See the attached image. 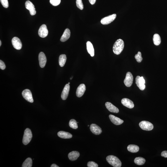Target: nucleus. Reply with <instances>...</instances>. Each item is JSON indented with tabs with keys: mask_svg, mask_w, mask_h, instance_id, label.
I'll list each match as a JSON object with an SVG mask.
<instances>
[{
	"mask_svg": "<svg viewBox=\"0 0 167 167\" xmlns=\"http://www.w3.org/2000/svg\"><path fill=\"white\" fill-rule=\"evenodd\" d=\"M70 88L69 85L67 84L65 86L61 95L62 99L63 100H65L68 98V94H69Z\"/></svg>",
	"mask_w": 167,
	"mask_h": 167,
	"instance_id": "17",
	"label": "nucleus"
},
{
	"mask_svg": "<svg viewBox=\"0 0 167 167\" xmlns=\"http://www.w3.org/2000/svg\"><path fill=\"white\" fill-rule=\"evenodd\" d=\"M3 6L5 8H7L9 6L8 0H0Z\"/></svg>",
	"mask_w": 167,
	"mask_h": 167,
	"instance_id": "32",
	"label": "nucleus"
},
{
	"mask_svg": "<svg viewBox=\"0 0 167 167\" xmlns=\"http://www.w3.org/2000/svg\"><path fill=\"white\" fill-rule=\"evenodd\" d=\"M106 160L111 166L115 167H121L122 163L119 159L113 155H109L107 157Z\"/></svg>",
	"mask_w": 167,
	"mask_h": 167,
	"instance_id": "2",
	"label": "nucleus"
},
{
	"mask_svg": "<svg viewBox=\"0 0 167 167\" xmlns=\"http://www.w3.org/2000/svg\"><path fill=\"white\" fill-rule=\"evenodd\" d=\"M57 134L59 137L63 139H70L72 138L73 136L71 134L63 131L58 132Z\"/></svg>",
	"mask_w": 167,
	"mask_h": 167,
	"instance_id": "22",
	"label": "nucleus"
},
{
	"mask_svg": "<svg viewBox=\"0 0 167 167\" xmlns=\"http://www.w3.org/2000/svg\"><path fill=\"white\" fill-rule=\"evenodd\" d=\"M96 0H89L90 4L92 5H93L96 3Z\"/></svg>",
	"mask_w": 167,
	"mask_h": 167,
	"instance_id": "36",
	"label": "nucleus"
},
{
	"mask_svg": "<svg viewBox=\"0 0 167 167\" xmlns=\"http://www.w3.org/2000/svg\"><path fill=\"white\" fill-rule=\"evenodd\" d=\"M48 31L45 25L43 24L40 27L38 33L40 37L44 38L47 36Z\"/></svg>",
	"mask_w": 167,
	"mask_h": 167,
	"instance_id": "9",
	"label": "nucleus"
},
{
	"mask_svg": "<svg viewBox=\"0 0 167 167\" xmlns=\"http://www.w3.org/2000/svg\"><path fill=\"white\" fill-rule=\"evenodd\" d=\"M161 155L162 157H164L165 158H167V151H164L162 152Z\"/></svg>",
	"mask_w": 167,
	"mask_h": 167,
	"instance_id": "35",
	"label": "nucleus"
},
{
	"mask_svg": "<svg viewBox=\"0 0 167 167\" xmlns=\"http://www.w3.org/2000/svg\"><path fill=\"white\" fill-rule=\"evenodd\" d=\"M124 47V43L122 40L118 39L114 45L113 50L114 54L118 55L121 54Z\"/></svg>",
	"mask_w": 167,
	"mask_h": 167,
	"instance_id": "1",
	"label": "nucleus"
},
{
	"mask_svg": "<svg viewBox=\"0 0 167 167\" xmlns=\"http://www.w3.org/2000/svg\"><path fill=\"white\" fill-rule=\"evenodd\" d=\"M71 32L69 29H66L65 30L64 33L61 38L62 42H65L69 39L70 36Z\"/></svg>",
	"mask_w": 167,
	"mask_h": 167,
	"instance_id": "18",
	"label": "nucleus"
},
{
	"mask_svg": "<svg viewBox=\"0 0 167 167\" xmlns=\"http://www.w3.org/2000/svg\"><path fill=\"white\" fill-rule=\"evenodd\" d=\"M68 84L69 85L70 84V82L68 83Z\"/></svg>",
	"mask_w": 167,
	"mask_h": 167,
	"instance_id": "39",
	"label": "nucleus"
},
{
	"mask_svg": "<svg viewBox=\"0 0 167 167\" xmlns=\"http://www.w3.org/2000/svg\"><path fill=\"white\" fill-rule=\"evenodd\" d=\"M87 50L88 52L92 57L94 55V50L92 43L90 41H88L86 43Z\"/></svg>",
	"mask_w": 167,
	"mask_h": 167,
	"instance_id": "20",
	"label": "nucleus"
},
{
	"mask_svg": "<svg viewBox=\"0 0 167 167\" xmlns=\"http://www.w3.org/2000/svg\"><path fill=\"white\" fill-rule=\"evenodd\" d=\"M51 167H59V166L56 164H53L51 165Z\"/></svg>",
	"mask_w": 167,
	"mask_h": 167,
	"instance_id": "37",
	"label": "nucleus"
},
{
	"mask_svg": "<svg viewBox=\"0 0 167 167\" xmlns=\"http://www.w3.org/2000/svg\"><path fill=\"white\" fill-rule=\"evenodd\" d=\"M40 67L41 68H44L46 62V58L45 55L43 52H40L38 56Z\"/></svg>",
	"mask_w": 167,
	"mask_h": 167,
	"instance_id": "11",
	"label": "nucleus"
},
{
	"mask_svg": "<svg viewBox=\"0 0 167 167\" xmlns=\"http://www.w3.org/2000/svg\"><path fill=\"white\" fill-rule=\"evenodd\" d=\"M22 96L26 101L31 103H33V100L31 92L29 89H26L23 91L22 93Z\"/></svg>",
	"mask_w": 167,
	"mask_h": 167,
	"instance_id": "7",
	"label": "nucleus"
},
{
	"mask_svg": "<svg viewBox=\"0 0 167 167\" xmlns=\"http://www.w3.org/2000/svg\"><path fill=\"white\" fill-rule=\"evenodd\" d=\"M141 77L140 76H137L136 78V83L137 86L141 91H143L146 88L145 84L142 82L141 80Z\"/></svg>",
	"mask_w": 167,
	"mask_h": 167,
	"instance_id": "21",
	"label": "nucleus"
},
{
	"mask_svg": "<svg viewBox=\"0 0 167 167\" xmlns=\"http://www.w3.org/2000/svg\"><path fill=\"white\" fill-rule=\"evenodd\" d=\"M139 126L142 129L147 131H151L153 129V125L149 122L143 121L140 122Z\"/></svg>",
	"mask_w": 167,
	"mask_h": 167,
	"instance_id": "4",
	"label": "nucleus"
},
{
	"mask_svg": "<svg viewBox=\"0 0 167 167\" xmlns=\"http://www.w3.org/2000/svg\"><path fill=\"white\" fill-rule=\"evenodd\" d=\"M6 68V66L4 63L1 60L0 61V68L2 70H4Z\"/></svg>",
	"mask_w": 167,
	"mask_h": 167,
	"instance_id": "34",
	"label": "nucleus"
},
{
	"mask_svg": "<svg viewBox=\"0 0 167 167\" xmlns=\"http://www.w3.org/2000/svg\"><path fill=\"white\" fill-rule=\"evenodd\" d=\"M153 43L155 45L158 46L161 43V39L159 35L158 34H155L153 36Z\"/></svg>",
	"mask_w": 167,
	"mask_h": 167,
	"instance_id": "24",
	"label": "nucleus"
},
{
	"mask_svg": "<svg viewBox=\"0 0 167 167\" xmlns=\"http://www.w3.org/2000/svg\"><path fill=\"white\" fill-rule=\"evenodd\" d=\"M109 117L112 122L115 125H121L124 122L123 120L113 115H110Z\"/></svg>",
	"mask_w": 167,
	"mask_h": 167,
	"instance_id": "16",
	"label": "nucleus"
},
{
	"mask_svg": "<svg viewBox=\"0 0 167 167\" xmlns=\"http://www.w3.org/2000/svg\"><path fill=\"white\" fill-rule=\"evenodd\" d=\"M25 6L26 9L29 11L31 15L33 16L36 14V11L34 6L31 2L27 1L25 3Z\"/></svg>",
	"mask_w": 167,
	"mask_h": 167,
	"instance_id": "8",
	"label": "nucleus"
},
{
	"mask_svg": "<svg viewBox=\"0 0 167 167\" xmlns=\"http://www.w3.org/2000/svg\"><path fill=\"white\" fill-rule=\"evenodd\" d=\"M133 77L132 73L128 72L127 73L126 77L124 81L125 86L127 87H130L133 84Z\"/></svg>",
	"mask_w": 167,
	"mask_h": 167,
	"instance_id": "6",
	"label": "nucleus"
},
{
	"mask_svg": "<svg viewBox=\"0 0 167 167\" xmlns=\"http://www.w3.org/2000/svg\"><path fill=\"white\" fill-rule=\"evenodd\" d=\"M105 106L107 109L110 112L114 113H118L119 111L118 109L110 102H106L105 103Z\"/></svg>",
	"mask_w": 167,
	"mask_h": 167,
	"instance_id": "15",
	"label": "nucleus"
},
{
	"mask_svg": "<svg viewBox=\"0 0 167 167\" xmlns=\"http://www.w3.org/2000/svg\"><path fill=\"white\" fill-rule=\"evenodd\" d=\"M135 57L138 63L141 62L142 60V58L141 56V53L140 51H138V54L135 55Z\"/></svg>",
	"mask_w": 167,
	"mask_h": 167,
	"instance_id": "29",
	"label": "nucleus"
},
{
	"mask_svg": "<svg viewBox=\"0 0 167 167\" xmlns=\"http://www.w3.org/2000/svg\"><path fill=\"white\" fill-rule=\"evenodd\" d=\"M116 17V14L110 15V16L103 18L101 20V22L103 25L109 24L114 20Z\"/></svg>",
	"mask_w": 167,
	"mask_h": 167,
	"instance_id": "5",
	"label": "nucleus"
},
{
	"mask_svg": "<svg viewBox=\"0 0 167 167\" xmlns=\"http://www.w3.org/2000/svg\"><path fill=\"white\" fill-rule=\"evenodd\" d=\"M61 0H50V3L54 6H57L59 4Z\"/></svg>",
	"mask_w": 167,
	"mask_h": 167,
	"instance_id": "31",
	"label": "nucleus"
},
{
	"mask_svg": "<svg viewBox=\"0 0 167 167\" xmlns=\"http://www.w3.org/2000/svg\"><path fill=\"white\" fill-rule=\"evenodd\" d=\"M87 166L88 167H98V165L96 163L93 161L88 162L87 163Z\"/></svg>",
	"mask_w": 167,
	"mask_h": 167,
	"instance_id": "33",
	"label": "nucleus"
},
{
	"mask_svg": "<svg viewBox=\"0 0 167 167\" xmlns=\"http://www.w3.org/2000/svg\"><path fill=\"white\" fill-rule=\"evenodd\" d=\"M67 60L66 55L62 54L60 55L59 58V63L60 66L63 67L64 66Z\"/></svg>",
	"mask_w": 167,
	"mask_h": 167,
	"instance_id": "25",
	"label": "nucleus"
},
{
	"mask_svg": "<svg viewBox=\"0 0 167 167\" xmlns=\"http://www.w3.org/2000/svg\"><path fill=\"white\" fill-rule=\"evenodd\" d=\"M88 126H89V125H88Z\"/></svg>",
	"mask_w": 167,
	"mask_h": 167,
	"instance_id": "40",
	"label": "nucleus"
},
{
	"mask_svg": "<svg viewBox=\"0 0 167 167\" xmlns=\"http://www.w3.org/2000/svg\"><path fill=\"white\" fill-rule=\"evenodd\" d=\"M32 161L31 158H28L25 160L22 165V167H31L32 166Z\"/></svg>",
	"mask_w": 167,
	"mask_h": 167,
	"instance_id": "27",
	"label": "nucleus"
},
{
	"mask_svg": "<svg viewBox=\"0 0 167 167\" xmlns=\"http://www.w3.org/2000/svg\"><path fill=\"white\" fill-rule=\"evenodd\" d=\"M121 103L123 106L128 108L132 109L134 107V105L133 102L128 98H123L121 100Z\"/></svg>",
	"mask_w": 167,
	"mask_h": 167,
	"instance_id": "14",
	"label": "nucleus"
},
{
	"mask_svg": "<svg viewBox=\"0 0 167 167\" xmlns=\"http://www.w3.org/2000/svg\"><path fill=\"white\" fill-rule=\"evenodd\" d=\"M134 162L137 165H142L144 164L146 162V160L145 158L141 157H138L135 159Z\"/></svg>",
	"mask_w": 167,
	"mask_h": 167,
	"instance_id": "26",
	"label": "nucleus"
},
{
	"mask_svg": "<svg viewBox=\"0 0 167 167\" xmlns=\"http://www.w3.org/2000/svg\"><path fill=\"white\" fill-rule=\"evenodd\" d=\"M79 156V153L76 151L71 152L68 154V158L71 161H74L77 159Z\"/></svg>",
	"mask_w": 167,
	"mask_h": 167,
	"instance_id": "19",
	"label": "nucleus"
},
{
	"mask_svg": "<svg viewBox=\"0 0 167 167\" xmlns=\"http://www.w3.org/2000/svg\"><path fill=\"white\" fill-rule=\"evenodd\" d=\"M127 149L128 151L131 153H136L139 151V148L136 145H130L128 146Z\"/></svg>",
	"mask_w": 167,
	"mask_h": 167,
	"instance_id": "23",
	"label": "nucleus"
},
{
	"mask_svg": "<svg viewBox=\"0 0 167 167\" xmlns=\"http://www.w3.org/2000/svg\"><path fill=\"white\" fill-rule=\"evenodd\" d=\"M76 4L78 8L82 10L84 8V5L82 0H76Z\"/></svg>",
	"mask_w": 167,
	"mask_h": 167,
	"instance_id": "30",
	"label": "nucleus"
},
{
	"mask_svg": "<svg viewBox=\"0 0 167 167\" xmlns=\"http://www.w3.org/2000/svg\"><path fill=\"white\" fill-rule=\"evenodd\" d=\"M1 40H0V46H1Z\"/></svg>",
	"mask_w": 167,
	"mask_h": 167,
	"instance_id": "38",
	"label": "nucleus"
},
{
	"mask_svg": "<svg viewBox=\"0 0 167 167\" xmlns=\"http://www.w3.org/2000/svg\"><path fill=\"white\" fill-rule=\"evenodd\" d=\"M69 126L73 129H77L78 128L77 123L74 119L71 120L69 121Z\"/></svg>",
	"mask_w": 167,
	"mask_h": 167,
	"instance_id": "28",
	"label": "nucleus"
},
{
	"mask_svg": "<svg viewBox=\"0 0 167 167\" xmlns=\"http://www.w3.org/2000/svg\"><path fill=\"white\" fill-rule=\"evenodd\" d=\"M90 128L92 132L95 135H99L102 132L101 128L96 124H91Z\"/></svg>",
	"mask_w": 167,
	"mask_h": 167,
	"instance_id": "13",
	"label": "nucleus"
},
{
	"mask_svg": "<svg viewBox=\"0 0 167 167\" xmlns=\"http://www.w3.org/2000/svg\"><path fill=\"white\" fill-rule=\"evenodd\" d=\"M15 49L20 50L21 49L22 44L20 40L17 37L13 38L11 41Z\"/></svg>",
	"mask_w": 167,
	"mask_h": 167,
	"instance_id": "10",
	"label": "nucleus"
},
{
	"mask_svg": "<svg viewBox=\"0 0 167 167\" xmlns=\"http://www.w3.org/2000/svg\"><path fill=\"white\" fill-rule=\"evenodd\" d=\"M86 86L84 84H81L78 87L76 91V96L78 98L82 96L86 91Z\"/></svg>",
	"mask_w": 167,
	"mask_h": 167,
	"instance_id": "12",
	"label": "nucleus"
},
{
	"mask_svg": "<svg viewBox=\"0 0 167 167\" xmlns=\"http://www.w3.org/2000/svg\"><path fill=\"white\" fill-rule=\"evenodd\" d=\"M32 138V134L31 130L27 128L25 130L23 139V143L26 145L31 141Z\"/></svg>",
	"mask_w": 167,
	"mask_h": 167,
	"instance_id": "3",
	"label": "nucleus"
}]
</instances>
